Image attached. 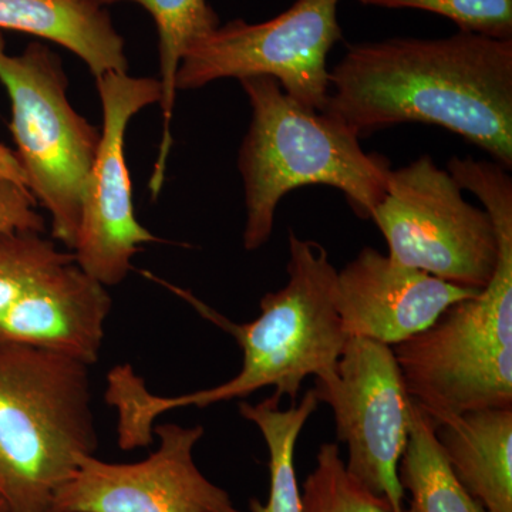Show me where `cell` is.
<instances>
[{
  "label": "cell",
  "mask_w": 512,
  "mask_h": 512,
  "mask_svg": "<svg viewBox=\"0 0 512 512\" xmlns=\"http://www.w3.org/2000/svg\"><path fill=\"white\" fill-rule=\"evenodd\" d=\"M326 113L359 138L399 124L444 127L512 168V39L461 32L348 46Z\"/></svg>",
  "instance_id": "obj_1"
},
{
  "label": "cell",
  "mask_w": 512,
  "mask_h": 512,
  "mask_svg": "<svg viewBox=\"0 0 512 512\" xmlns=\"http://www.w3.org/2000/svg\"><path fill=\"white\" fill-rule=\"evenodd\" d=\"M288 245V282L262 296L261 315L248 323L229 322L190 292L148 275L234 336L242 350V367L220 386L177 397L148 392L130 365L114 367L107 376L106 402L117 412L121 450L153 443L154 421L170 410L245 399L265 387H274L279 399L288 396L296 403L308 377L335 375L349 340L335 303L338 271L319 242L301 239L289 229Z\"/></svg>",
  "instance_id": "obj_2"
},
{
  "label": "cell",
  "mask_w": 512,
  "mask_h": 512,
  "mask_svg": "<svg viewBox=\"0 0 512 512\" xmlns=\"http://www.w3.org/2000/svg\"><path fill=\"white\" fill-rule=\"evenodd\" d=\"M503 165L451 157L441 170L430 156L390 171L372 212L390 258L409 268L483 291L512 239V178Z\"/></svg>",
  "instance_id": "obj_3"
},
{
  "label": "cell",
  "mask_w": 512,
  "mask_h": 512,
  "mask_svg": "<svg viewBox=\"0 0 512 512\" xmlns=\"http://www.w3.org/2000/svg\"><path fill=\"white\" fill-rule=\"evenodd\" d=\"M239 83L252 109L238 157L247 210L244 248L264 247L274 231L279 202L306 185L336 188L357 217L370 220L386 194L390 161L366 153L352 128L326 111L296 103L272 77H247Z\"/></svg>",
  "instance_id": "obj_4"
},
{
  "label": "cell",
  "mask_w": 512,
  "mask_h": 512,
  "mask_svg": "<svg viewBox=\"0 0 512 512\" xmlns=\"http://www.w3.org/2000/svg\"><path fill=\"white\" fill-rule=\"evenodd\" d=\"M89 365L0 342V497L8 512H50L57 491L99 446Z\"/></svg>",
  "instance_id": "obj_5"
},
{
  "label": "cell",
  "mask_w": 512,
  "mask_h": 512,
  "mask_svg": "<svg viewBox=\"0 0 512 512\" xmlns=\"http://www.w3.org/2000/svg\"><path fill=\"white\" fill-rule=\"evenodd\" d=\"M392 349L407 393L431 419L512 407V239L487 288Z\"/></svg>",
  "instance_id": "obj_6"
},
{
  "label": "cell",
  "mask_w": 512,
  "mask_h": 512,
  "mask_svg": "<svg viewBox=\"0 0 512 512\" xmlns=\"http://www.w3.org/2000/svg\"><path fill=\"white\" fill-rule=\"evenodd\" d=\"M0 83L10 99L9 127L26 187L49 212L52 237L73 251L100 130L73 109L62 59L43 43L12 56L0 32Z\"/></svg>",
  "instance_id": "obj_7"
},
{
  "label": "cell",
  "mask_w": 512,
  "mask_h": 512,
  "mask_svg": "<svg viewBox=\"0 0 512 512\" xmlns=\"http://www.w3.org/2000/svg\"><path fill=\"white\" fill-rule=\"evenodd\" d=\"M340 0H296L261 23L242 19L195 40L181 60L175 87L195 90L222 79L268 76L306 109L322 111L330 94L328 55L342 39Z\"/></svg>",
  "instance_id": "obj_8"
},
{
  "label": "cell",
  "mask_w": 512,
  "mask_h": 512,
  "mask_svg": "<svg viewBox=\"0 0 512 512\" xmlns=\"http://www.w3.org/2000/svg\"><path fill=\"white\" fill-rule=\"evenodd\" d=\"M319 403L328 404L336 437L348 446L346 470L369 493L404 512L399 478L410 424L412 397L404 386L393 349L365 338H349L335 375L316 379Z\"/></svg>",
  "instance_id": "obj_9"
},
{
  "label": "cell",
  "mask_w": 512,
  "mask_h": 512,
  "mask_svg": "<svg viewBox=\"0 0 512 512\" xmlns=\"http://www.w3.org/2000/svg\"><path fill=\"white\" fill-rule=\"evenodd\" d=\"M103 127L82 198L73 254L86 274L104 286L119 285L131 259L157 238L137 221L124 144L128 124L141 110L160 103L161 84L154 77L107 73L96 79Z\"/></svg>",
  "instance_id": "obj_10"
},
{
  "label": "cell",
  "mask_w": 512,
  "mask_h": 512,
  "mask_svg": "<svg viewBox=\"0 0 512 512\" xmlns=\"http://www.w3.org/2000/svg\"><path fill=\"white\" fill-rule=\"evenodd\" d=\"M153 431L160 444L140 463L80 457L50 512H242L195 464L204 427L158 424Z\"/></svg>",
  "instance_id": "obj_11"
},
{
  "label": "cell",
  "mask_w": 512,
  "mask_h": 512,
  "mask_svg": "<svg viewBox=\"0 0 512 512\" xmlns=\"http://www.w3.org/2000/svg\"><path fill=\"white\" fill-rule=\"evenodd\" d=\"M480 292L447 284L365 247L338 271L335 303L349 338L393 348L430 328L454 303Z\"/></svg>",
  "instance_id": "obj_12"
},
{
  "label": "cell",
  "mask_w": 512,
  "mask_h": 512,
  "mask_svg": "<svg viewBox=\"0 0 512 512\" xmlns=\"http://www.w3.org/2000/svg\"><path fill=\"white\" fill-rule=\"evenodd\" d=\"M110 311L106 286L73 259L0 318V342L53 350L92 366Z\"/></svg>",
  "instance_id": "obj_13"
},
{
  "label": "cell",
  "mask_w": 512,
  "mask_h": 512,
  "mask_svg": "<svg viewBox=\"0 0 512 512\" xmlns=\"http://www.w3.org/2000/svg\"><path fill=\"white\" fill-rule=\"evenodd\" d=\"M431 420L458 483L488 512H512V407Z\"/></svg>",
  "instance_id": "obj_14"
},
{
  "label": "cell",
  "mask_w": 512,
  "mask_h": 512,
  "mask_svg": "<svg viewBox=\"0 0 512 512\" xmlns=\"http://www.w3.org/2000/svg\"><path fill=\"white\" fill-rule=\"evenodd\" d=\"M56 43L89 67L94 79L128 73L126 43L100 0H0V32Z\"/></svg>",
  "instance_id": "obj_15"
},
{
  "label": "cell",
  "mask_w": 512,
  "mask_h": 512,
  "mask_svg": "<svg viewBox=\"0 0 512 512\" xmlns=\"http://www.w3.org/2000/svg\"><path fill=\"white\" fill-rule=\"evenodd\" d=\"M109 8L113 3L131 2L140 5L156 23L158 56H160L161 114L163 136L153 175L150 178L151 197L157 198L165 181L168 156L173 146L171 121L177 97L178 69L188 47L221 25L217 12L207 0H100Z\"/></svg>",
  "instance_id": "obj_16"
},
{
  "label": "cell",
  "mask_w": 512,
  "mask_h": 512,
  "mask_svg": "<svg viewBox=\"0 0 512 512\" xmlns=\"http://www.w3.org/2000/svg\"><path fill=\"white\" fill-rule=\"evenodd\" d=\"M315 390L303 394L299 404L281 409V399L272 394L269 399L251 404L239 403V413L261 431L269 453L268 503L251 500L252 512H302V493L295 471V448L303 427L318 410Z\"/></svg>",
  "instance_id": "obj_17"
},
{
  "label": "cell",
  "mask_w": 512,
  "mask_h": 512,
  "mask_svg": "<svg viewBox=\"0 0 512 512\" xmlns=\"http://www.w3.org/2000/svg\"><path fill=\"white\" fill-rule=\"evenodd\" d=\"M399 478L409 494L404 512H488L458 483L434 436L433 420L414 400Z\"/></svg>",
  "instance_id": "obj_18"
},
{
  "label": "cell",
  "mask_w": 512,
  "mask_h": 512,
  "mask_svg": "<svg viewBox=\"0 0 512 512\" xmlns=\"http://www.w3.org/2000/svg\"><path fill=\"white\" fill-rule=\"evenodd\" d=\"M45 232H0V318L56 271L73 261Z\"/></svg>",
  "instance_id": "obj_19"
},
{
  "label": "cell",
  "mask_w": 512,
  "mask_h": 512,
  "mask_svg": "<svg viewBox=\"0 0 512 512\" xmlns=\"http://www.w3.org/2000/svg\"><path fill=\"white\" fill-rule=\"evenodd\" d=\"M302 512H392L348 473L336 443H323L302 491Z\"/></svg>",
  "instance_id": "obj_20"
},
{
  "label": "cell",
  "mask_w": 512,
  "mask_h": 512,
  "mask_svg": "<svg viewBox=\"0 0 512 512\" xmlns=\"http://www.w3.org/2000/svg\"><path fill=\"white\" fill-rule=\"evenodd\" d=\"M384 9H416L456 23L461 32L512 39V0H357Z\"/></svg>",
  "instance_id": "obj_21"
},
{
  "label": "cell",
  "mask_w": 512,
  "mask_h": 512,
  "mask_svg": "<svg viewBox=\"0 0 512 512\" xmlns=\"http://www.w3.org/2000/svg\"><path fill=\"white\" fill-rule=\"evenodd\" d=\"M36 205L26 187L18 158L0 144V232H45V220L37 214Z\"/></svg>",
  "instance_id": "obj_22"
},
{
  "label": "cell",
  "mask_w": 512,
  "mask_h": 512,
  "mask_svg": "<svg viewBox=\"0 0 512 512\" xmlns=\"http://www.w3.org/2000/svg\"><path fill=\"white\" fill-rule=\"evenodd\" d=\"M0 512H8V507H6L2 497H0Z\"/></svg>",
  "instance_id": "obj_23"
}]
</instances>
